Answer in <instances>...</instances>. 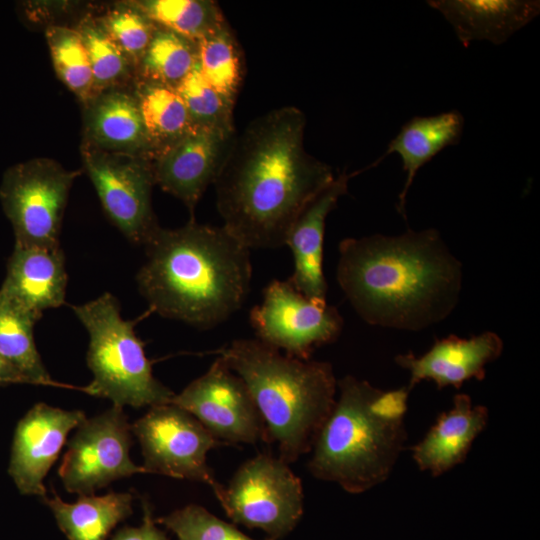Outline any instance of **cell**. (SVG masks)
I'll list each match as a JSON object with an SVG mask.
<instances>
[{
  "mask_svg": "<svg viewBox=\"0 0 540 540\" xmlns=\"http://www.w3.org/2000/svg\"><path fill=\"white\" fill-rule=\"evenodd\" d=\"M489 420V410L469 395L456 394L453 406L439 414L424 438L411 448L421 471L440 476L462 463Z\"/></svg>",
  "mask_w": 540,
  "mask_h": 540,
  "instance_id": "d6986e66",
  "label": "cell"
},
{
  "mask_svg": "<svg viewBox=\"0 0 540 540\" xmlns=\"http://www.w3.org/2000/svg\"><path fill=\"white\" fill-rule=\"evenodd\" d=\"M45 37L58 78L86 105L95 97L94 79L79 32L66 25H50Z\"/></svg>",
  "mask_w": 540,
  "mask_h": 540,
  "instance_id": "f1b7e54d",
  "label": "cell"
},
{
  "mask_svg": "<svg viewBox=\"0 0 540 540\" xmlns=\"http://www.w3.org/2000/svg\"><path fill=\"white\" fill-rule=\"evenodd\" d=\"M155 521L179 540H254L196 504L186 505Z\"/></svg>",
  "mask_w": 540,
  "mask_h": 540,
  "instance_id": "d6a6232c",
  "label": "cell"
},
{
  "mask_svg": "<svg viewBox=\"0 0 540 540\" xmlns=\"http://www.w3.org/2000/svg\"><path fill=\"white\" fill-rule=\"evenodd\" d=\"M143 523L138 527H123L117 531L111 540H169L166 534L156 527L151 505L143 501Z\"/></svg>",
  "mask_w": 540,
  "mask_h": 540,
  "instance_id": "836d02e7",
  "label": "cell"
},
{
  "mask_svg": "<svg viewBox=\"0 0 540 540\" xmlns=\"http://www.w3.org/2000/svg\"><path fill=\"white\" fill-rule=\"evenodd\" d=\"M82 170H67L38 157L10 166L3 174L0 201L15 235V245L60 247V232L70 189Z\"/></svg>",
  "mask_w": 540,
  "mask_h": 540,
  "instance_id": "52a82bcc",
  "label": "cell"
},
{
  "mask_svg": "<svg viewBox=\"0 0 540 540\" xmlns=\"http://www.w3.org/2000/svg\"><path fill=\"white\" fill-rule=\"evenodd\" d=\"M85 418L81 410H64L41 402L18 422L8 473L21 494L41 498L47 495L43 481L69 432Z\"/></svg>",
  "mask_w": 540,
  "mask_h": 540,
  "instance_id": "5bb4252c",
  "label": "cell"
},
{
  "mask_svg": "<svg viewBox=\"0 0 540 540\" xmlns=\"http://www.w3.org/2000/svg\"><path fill=\"white\" fill-rule=\"evenodd\" d=\"M249 319L256 339L303 360H309L317 348L334 342L344 325L336 307L307 298L289 280L271 281Z\"/></svg>",
  "mask_w": 540,
  "mask_h": 540,
  "instance_id": "8fae6325",
  "label": "cell"
},
{
  "mask_svg": "<svg viewBox=\"0 0 540 540\" xmlns=\"http://www.w3.org/2000/svg\"><path fill=\"white\" fill-rule=\"evenodd\" d=\"M313 445L309 472L360 494L390 476L407 438L409 390H381L347 375Z\"/></svg>",
  "mask_w": 540,
  "mask_h": 540,
  "instance_id": "277c9868",
  "label": "cell"
},
{
  "mask_svg": "<svg viewBox=\"0 0 540 540\" xmlns=\"http://www.w3.org/2000/svg\"><path fill=\"white\" fill-rule=\"evenodd\" d=\"M131 425L122 407L85 418L67 443L58 475L66 491L94 494L111 482L147 473L130 458Z\"/></svg>",
  "mask_w": 540,
  "mask_h": 540,
  "instance_id": "7c38bea8",
  "label": "cell"
},
{
  "mask_svg": "<svg viewBox=\"0 0 540 540\" xmlns=\"http://www.w3.org/2000/svg\"><path fill=\"white\" fill-rule=\"evenodd\" d=\"M134 94L153 161L195 126L176 88L136 79Z\"/></svg>",
  "mask_w": 540,
  "mask_h": 540,
  "instance_id": "cb8c5ba5",
  "label": "cell"
},
{
  "mask_svg": "<svg viewBox=\"0 0 540 540\" xmlns=\"http://www.w3.org/2000/svg\"><path fill=\"white\" fill-rule=\"evenodd\" d=\"M42 500L68 540H106L117 524L133 512V496L124 492L79 495L73 503L63 501L54 492L52 498L46 495Z\"/></svg>",
  "mask_w": 540,
  "mask_h": 540,
  "instance_id": "603a6c76",
  "label": "cell"
},
{
  "mask_svg": "<svg viewBox=\"0 0 540 540\" xmlns=\"http://www.w3.org/2000/svg\"><path fill=\"white\" fill-rule=\"evenodd\" d=\"M83 167L113 225L134 245L145 246L160 228L152 209L153 162L100 150L82 139Z\"/></svg>",
  "mask_w": 540,
  "mask_h": 540,
  "instance_id": "9c48e42d",
  "label": "cell"
},
{
  "mask_svg": "<svg viewBox=\"0 0 540 540\" xmlns=\"http://www.w3.org/2000/svg\"><path fill=\"white\" fill-rule=\"evenodd\" d=\"M197 64V43L157 26L136 79L176 88Z\"/></svg>",
  "mask_w": 540,
  "mask_h": 540,
  "instance_id": "4316f807",
  "label": "cell"
},
{
  "mask_svg": "<svg viewBox=\"0 0 540 540\" xmlns=\"http://www.w3.org/2000/svg\"><path fill=\"white\" fill-rule=\"evenodd\" d=\"M451 24L464 47L472 41L503 44L540 13L537 0H430Z\"/></svg>",
  "mask_w": 540,
  "mask_h": 540,
  "instance_id": "44dd1931",
  "label": "cell"
},
{
  "mask_svg": "<svg viewBox=\"0 0 540 540\" xmlns=\"http://www.w3.org/2000/svg\"><path fill=\"white\" fill-rule=\"evenodd\" d=\"M361 171L337 175L305 206L287 235L285 245L290 248L294 262L293 274L288 280L309 299L326 301L327 283L323 273L326 219L340 197L347 194L350 179Z\"/></svg>",
  "mask_w": 540,
  "mask_h": 540,
  "instance_id": "e0dca14e",
  "label": "cell"
},
{
  "mask_svg": "<svg viewBox=\"0 0 540 540\" xmlns=\"http://www.w3.org/2000/svg\"><path fill=\"white\" fill-rule=\"evenodd\" d=\"M338 251L337 282L370 325L421 331L459 302L462 263L434 228L345 238Z\"/></svg>",
  "mask_w": 540,
  "mask_h": 540,
  "instance_id": "7a4b0ae2",
  "label": "cell"
},
{
  "mask_svg": "<svg viewBox=\"0 0 540 540\" xmlns=\"http://www.w3.org/2000/svg\"><path fill=\"white\" fill-rule=\"evenodd\" d=\"M27 383L23 375L0 355V385Z\"/></svg>",
  "mask_w": 540,
  "mask_h": 540,
  "instance_id": "e575fe53",
  "label": "cell"
},
{
  "mask_svg": "<svg viewBox=\"0 0 540 540\" xmlns=\"http://www.w3.org/2000/svg\"><path fill=\"white\" fill-rule=\"evenodd\" d=\"M99 19L106 32L128 58L136 73L157 25L129 1L117 2L112 9L99 16Z\"/></svg>",
  "mask_w": 540,
  "mask_h": 540,
  "instance_id": "4dcf8cb0",
  "label": "cell"
},
{
  "mask_svg": "<svg viewBox=\"0 0 540 540\" xmlns=\"http://www.w3.org/2000/svg\"><path fill=\"white\" fill-rule=\"evenodd\" d=\"M196 66L203 78L234 104L242 81V61L228 25L197 42Z\"/></svg>",
  "mask_w": 540,
  "mask_h": 540,
  "instance_id": "f546056e",
  "label": "cell"
},
{
  "mask_svg": "<svg viewBox=\"0 0 540 540\" xmlns=\"http://www.w3.org/2000/svg\"><path fill=\"white\" fill-rule=\"evenodd\" d=\"M503 348V340L492 331L470 338L451 335L436 340L421 356L411 352L399 354L395 362L409 372V391L423 380L433 381L438 389L446 386L458 389L470 379L483 380L486 365L497 360Z\"/></svg>",
  "mask_w": 540,
  "mask_h": 540,
  "instance_id": "2e32d148",
  "label": "cell"
},
{
  "mask_svg": "<svg viewBox=\"0 0 540 540\" xmlns=\"http://www.w3.org/2000/svg\"><path fill=\"white\" fill-rule=\"evenodd\" d=\"M306 118L274 109L233 138L214 181L223 227L249 249H275L305 206L336 177L304 147Z\"/></svg>",
  "mask_w": 540,
  "mask_h": 540,
  "instance_id": "6da1fadb",
  "label": "cell"
},
{
  "mask_svg": "<svg viewBox=\"0 0 540 540\" xmlns=\"http://www.w3.org/2000/svg\"><path fill=\"white\" fill-rule=\"evenodd\" d=\"M170 403L195 417L216 439L255 444L268 440L263 419L243 380L218 357Z\"/></svg>",
  "mask_w": 540,
  "mask_h": 540,
  "instance_id": "4fadbf2b",
  "label": "cell"
},
{
  "mask_svg": "<svg viewBox=\"0 0 540 540\" xmlns=\"http://www.w3.org/2000/svg\"><path fill=\"white\" fill-rule=\"evenodd\" d=\"M147 473L220 485L207 465V453L221 444L195 417L172 403L155 405L131 425Z\"/></svg>",
  "mask_w": 540,
  "mask_h": 540,
  "instance_id": "30bf717a",
  "label": "cell"
},
{
  "mask_svg": "<svg viewBox=\"0 0 540 540\" xmlns=\"http://www.w3.org/2000/svg\"><path fill=\"white\" fill-rule=\"evenodd\" d=\"M234 135V131L195 126L152 161L155 184L181 200L191 219L205 190L214 183Z\"/></svg>",
  "mask_w": 540,
  "mask_h": 540,
  "instance_id": "9a60e30c",
  "label": "cell"
},
{
  "mask_svg": "<svg viewBox=\"0 0 540 540\" xmlns=\"http://www.w3.org/2000/svg\"><path fill=\"white\" fill-rule=\"evenodd\" d=\"M236 524L263 530L270 540L289 534L304 510L301 480L279 456L245 461L216 496Z\"/></svg>",
  "mask_w": 540,
  "mask_h": 540,
  "instance_id": "ba28073f",
  "label": "cell"
},
{
  "mask_svg": "<svg viewBox=\"0 0 540 540\" xmlns=\"http://www.w3.org/2000/svg\"><path fill=\"white\" fill-rule=\"evenodd\" d=\"M68 275L61 247L14 246L0 291L17 305L42 317L65 303Z\"/></svg>",
  "mask_w": 540,
  "mask_h": 540,
  "instance_id": "ac0fdd59",
  "label": "cell"
},
{
  "mask_svg": "<svg viewBox=\"0 0 540 540\" xmlns=\"http://www.w3.org/2000/svg\"><path fill=\"white\" fill-rule=\"evenodd\" d=\"M83 140L111 153L151 159L138 100L124 88L106 90L84 105Z\"/></svg>",
  "mask_w": 540,
  "mask_h": 540,
  "instance_id": "ffe728a7",
  "label": "cell"
},
{
  "mask_svg": "<svg viewBox=\"0 0 540 540\" xmlns=\"http://www.w3.org/2000/svg\"><path fill=\"white\" fill-rule=\"evenodd\" d=\"M40 318L0 291V355L29 384L73 388L55 382L42 362L33 335L34 325Z\"/></svg>",
  "mask_w": 540,
  "mask_h": 540,
  "instance_id": "d4e9b609",
  "label": "cell"
},
{
  "mask_svg": "<svg viewBox=\"0 0 540 540\" xmlns=\"http://www.w3.org/2000/svg\"><path fill=\"white\" fill-rule=\"evenodd\" d=\"M464 129V117L457 110L433 116H415L406 122L390 141L385 153L375 162L379 164L391 153L402 160L406 181L398 196L397 211L406 218V196L417 172L448 146L460 142Z\"/></svg>",
  "mask_w": 540,
  "mask_h": 540,
  "instance_id": "7402d4cb",
  "label": "cell"
},
{
  "mask_svg": "<svg viewBox=\"0 0 540 540\" xmlns=\"http://www.w3.org/2000/svg\"><path fill=\"white\" fill-rule=\"evenodd\" d=\"M72 309L89 334L87 365L93 379L82 388L85 393L122 408L170 403L175 393L154 377L135 322L122 318L114 295L106 292Z\"/></svg>",
  "mask_w": 540,
  "mask_h": 540,
  "instance_id": "8992f818",
  "label": "cell"
},
{
  "mask_svg": "<svg viewBox=\"0 0 540 540\" xmlns=\"http://www.w3.org/2000/svg\"><path fill=\"white\" fill-rule=\"evenodd\" d=\"M176 90L183 99L194 126L234 131L233 104L203 78L197 66Z\"/></svg>",
  "mask_w": 540,
  "mask_h": 540,
  "instance_id": "1f68e13d",
  "label": "cell"
},
{
  "mask_svg": "<svg viewBox=\"0 0 540 540\" xmlns=\"http://www.w3.org/2000/svg\"><path fill=\"white\" fill-rule=\"evenodd\" d=\"M129 2L158 27L195 43L228 25L218 4L210 0H133Z\"/></svg>",
  "mask_w": 540,
  "mask_h": 540,
  "instance_id": "484cf974",
  "label": "cell"
},
{
  "mask_svg": "<svg viewBox=\"0 0 540 540\" xmlns=\"http://www.w3.org/2000/svg\"><path fill=\"white\" fill-rule=\"evenodd\" d=\"M245 383L286 463L312 450L337 390L332 365L282 354L258 339H237L218 352Z\"/></svg>",
  "mask_w": 540,
  "mask_h": 540,
  "instance_id": "5b68a950",
  "label": "cell"
},
{
  "mask_svg": "<svg viewBox=\"0 0 540 540\" xmlns=\"http://www.w3.org/2000/svg\"><path fill=\"white\" fill-rule=\"evenodd\" d=\"M144 248L137 284L151 311L164 318L213 328L235 314L249 294L250 249L223 226L190 219L180 228L160 227Z\"/></svg>",
  "mask_w": 540,
  "mask_h": 540,
  "instance_id": "3957f363",
  "label": "cell"
},
{
  "mask_svg": "<svg viewBox=\"0 0 540 540\" xmlns=\"http://www.w3.org/2000/svg\"><path fill=\"white\" fill-rule=\"evenodd\" d=\"M75 29L88 53L95 97L106 90L123 88L133 76L136 78L134 67L106 32L99 17L83 16Z\"/></svg>",
  "mask_w": 540,
  "mask_h": 540,
  "instance_id": "83f0119b",
  "label": "cell"
}]
</instances>
